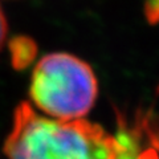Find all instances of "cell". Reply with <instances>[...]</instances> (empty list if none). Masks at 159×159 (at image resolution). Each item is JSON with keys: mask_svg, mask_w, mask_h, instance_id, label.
<instances>
[{"mask_svg": "<svg viewBox=\"0 0 159 159\" xmlns=\"http://www.w3.org/2000/svg\"><path fill=\"white\" fill-rule=\"evenodd\" d=\"M117 134L86 119L62 121L39 114L21 102L4 143L8 159H116Z\"/></svg>", "mask_w": 159, "mask_h": 159, "instance_id": "6da1fadb", "label": "cell"}, {"mask_svg": "<svg viewBox=\"0 0 159 159\" xmlns=\"http://www.w3.org/2000/svg\"><path fill=\"white\" fill-rule=\"evenodd\" d=\"M98 81L88 62L73 54H45L32 72L29 96L48 117L62 121L81 119L92 110Z\"/></svg>", "mask_w": 159, "mask_h": 159, "instance_id": "7a4b0ae2", "label": "cell"}, {"mask_svg": "<svg viewBox=\"0 0 159 159\" xmlns=\"http://www.w3.org/2000/svg\"><path fill=\"white\" fill-rule=\"evenodd\" d=\"M119 148L116 159H159V117L137 113L131 121L118 118Z\"/></svg>", "mask_w": 159, "mask_h": 159, "instance_id": "3957f363", "label": "cell"}, {"mask_svg": "<svg viewBox=\"0 0 159 159\" xmlns=\"http://www.w3.org/2000/svg\"><path fill=\"white\" fill-rule=\"evenodd\" d=\"M6 36H7V20L2 11V7H0V49H2L4 41H6Z\"/></svg>", "mask_w": 159, "mask_h": 159, "instance_id": "277c9868", "label": "cell"}]
</instances>
